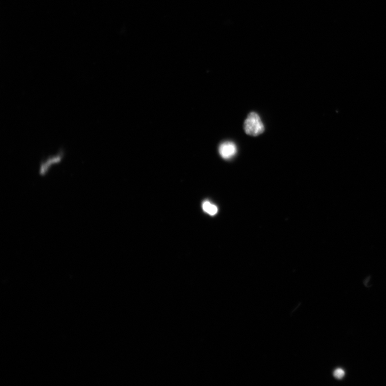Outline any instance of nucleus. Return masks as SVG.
<instances>
[{"mask_svg": "<svg viewBox=\"0 0 386 386\" xmlns=\"http://www.w3.org/2000/svg\"><path fill=\"white\" fill-rule=\"evenodd\" d=\"M244 130L246 134L253 136H257L264 133V125L257 113L251 112L249 115L244 122Z\"/></svg>", "mask_w": 386, "mask_h": 386, "instance_id": "f257e3e1", "label": "nucleus"}, {"mask_svg": "<svg viewBox=\"0 0 386 386\" xmlns=\"http://www.w3.org/2000/svg\"><path fill=\"white\" fill-rule=\"evenodd\" d=\"M237 148L233 142H225L221 143L219 147V153L221 157L225 160L233 159L236 155Z\"/></svg>", "mask_w": 386, "mask_h": 386, "instance_id": "f03ea898", "label": "nucleus"}, {"mask_svg": "<svg viewBox=\"0 0 386 386\" xmlns=\"http://www.w3.org/2000/svg\"><path fill=\"white\" fill-rule=\"evenodd\" d=\"M202 208L204 211L208 213L211 216L215 215L218 212V208L215 205L208 201H205L202 204Z\"/></svg>", "mask_w": 386, "mask_h": 386, "instance_id": "7ed1b4c3", "label": "nucleus"}, {"mask_svg": "<svg viewBox=\"0 0 386 386\" xmlns=\"http://www.w3.org/2000/svg\"><path fill=\"white\" fill-rule=\"evenodd\" d=\"M333 374L335 378L341 379L345 375V371L342 368H338L335 369Z\"/></svg>", "mask_w": 386, "mask_h": 386, "instance_id": "20e7f679", "label": "nucleus"}]
</instances>
